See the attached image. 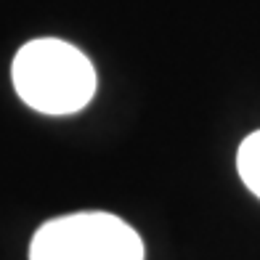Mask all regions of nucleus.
Listing matches in <instances>:
<instances>
[{
	"instance_id": "f257e3e1",
	"label": "nucleus",
	"mask_w": 260,
	"mask_h": 260,
	"mask_svg": "<svg viewBox=\"0 0 260 260\" xmlns=\"http://www.w3.org/2000/svg\"><path fill=\"white\" fill-rule=\"evenodd\" d=\"M16 96L29 109L64 117L85 109L96 96V69L77 45L58 38L24 43L11 64Z\"/></svg>"
},
{
	"instance_id": "f03ea898",
	"label": "nucleus",
	"mask_w": 260,
	"mask_h": 260,
	"mask_svg": "<svg viewBox=\"0 0 260 260\" xmlns=\"http://www.w3.org/2000/svg\"><path fill=\"white\" fill-rule=\"evenodd\" d=\"M144 255L141 234L101 210L51 218L29 242V260H144Z\"/></svg>"
},
{
	"instance_id": "7ed1b4c3",
	"label": "nucleus",
	"mask_w": 260,
	"mask_h": 260,
	"mask_svg": "<svg viewBox=\"0 0 260 260\" xmlns=\"http://www.w3.org/2000/svg\"><path fill=\"white\" fill-rule=\"evenodd\" d=\"M236 170L244 186L260 199V130L250 133L236 151Z\"/></svg>"
}]
</instances>
